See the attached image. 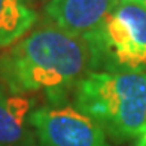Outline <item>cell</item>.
<instances>
[{"instance_id": "6da1fadb", "label": "cell", "mask_w": 146, "mask_h": 146, "mask_svg": "<svg viewBox=\"0 0 146 146\" xmlns=\"http://www.w3.org/2000/svg\"><path fill=\"white\" fill-rule=\"evenodd\" d=\"M92 70L84 36L61 30L48 19L0 54V84L14 94H43L46 104H63Z\"/></svg>"}, {"instance_id": "7a4b0ae2", "label": "cell", "mask_w": 146, "mask_h": 146, "mask_svg": "<svg viewBox=\"0 0 146 146\" xmlns=\"http://www.w3.org/2000/svg\"><path fill=\"white\" fill-rule=\"evenodd\" d=\"M72 96L73 106L115 142L136 140L146 127V72L91 70Z\"/></svg>"}, {"instance_id": "3957f363", "label": "cell", "mask_w": 146, "mask_h": 146, "mask_svg": "<svg viewBox=\"0 0 146 146\" xmlns=\"http://www.w3.org/2000/svg\"><path fill=\"white\" fill-rule=\"evenodd\" d=\"M84 37L90 45L92 70L146 72V8L143 6L119 2L104 21Z\"/></svg>"}, {"instance_id": "277c9868", "label": "cell", "mask_w": 146, "mask_h": 146, "mask_svg": "<svg viewBox=\"0 0 146 146\" xmlns=\"http://www.w3.org/2000/svg\"><path fill=\"white\" fill-rule=\"evenodd\" d=\"M40 146H110L94 119L70 104H43L30 115Z\"/></svg>"}, {"instance_id": "5b68a950", "label": "cell", "mask_w": 146, "mask_h": 146, "mask_svg": "<svg viewBox=\"0 0 146 146\" xmlns=\"http://www.w3.org/2000/svg\"><path fill=\"white\" fill-rule=\"evenodd\" d=\"M121 0H49L45 19L76 36H87L100 25Z\"/></svg>"}, {"instance_id": "8992f818", "label": "cell", "mask_w": 146, "mask_h": 146, "mask_svg": "<svg viewBox=\"0 0 146 146\" xmlns=\"http://www.w3.org/2000/svg\"><path fill=\"white\" fill-rule=\"evenodd\" d=\"M35 98L14 94L0 84V146H36L30 125Z\"/></svg>"}, {"instance_id": "52a82bcc", "label": "cell", "mask_w": 146, "mask_h": 146, "mask_svg": "<svg viewBox=\"0 0 146 146\" xmlns=\"http://www.w3.org/2000/svg\"><path fill=\"white\" fill-rule=\"evenodd\" d=\"M37 21V14L24 0H0V49L24 37Z\"/></svg>"}, {"instance_id": "ba28073f", "label": "cell", "mask_w": 146, "mask_h": 146, "mask_svg": "<svg viewBox=\"0 0 146 146\" xmlns=\"http://www.w3.org/2000/svg\"><path fill=\"white\" fill-rule=\"evenodd\" d=\"M134 146H146V133H142V134L136 139Z\"/></svg>"}, {"instance_id": "9c48e42d", "label": "cell", "mask_w": 146, "mask_h": 146, "mask_svg": "<svg viewBox=\"0 0 146 146\" xmlns=\"http://www.w3.org/2000/svg\"><path fill=\"white\" fill-rule=\"evenodd\" d=\"M121 2H133V3H137L143 6V8H146V0H121Z\"/></svg>"}, {"instance_id": "30bf717a", "label": "cell", "mask_w": 146, "mask_h": 146, "mask_svg": "<svg viewBox=\"0 0 146 146\" xmlns=\"http://www.w3.org/2000/svg\"><path fill=\"white\" fill-rule=\"evenodd\" d=\"M143 133H146V127H145V130H143Z\"/></svg>"}]
</instances>
